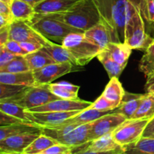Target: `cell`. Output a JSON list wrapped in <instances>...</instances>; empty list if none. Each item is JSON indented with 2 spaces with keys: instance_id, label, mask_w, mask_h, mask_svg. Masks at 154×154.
I'll list each match as a JSON object with an SVG mask.
<instances>
[{
  "instance_id": "cell-43",
  "label": "cell",
  "mask_w": 154,
  "mask_h": 154,
  "mask_svg": "<svg viewBox=\"0 0 154 154\" xmlns=\"http://www.w3.org/2000/svg\"><path fill=\"white\" fill-rule=\"evenodd\" d=\"M20 45L23 47V48L28 52V54L37 51L43 48V45L38 43H35V42H20Z\"/></svg>"
},
{
  "instance_id": "cell-9",
  "label": "cell",
  "mask_w": 154,
  "mask_h": 154,
  "mask_svg": "<svg viewBox=\"0 0 154 154\" xmlns=\"http://www.w3.org/2000/svg\"><path fill=\"white\" fill-rule=\"evenodd\" d=\"M9 39L18 42H31L41 44L43 47L51 45L54 42L48 40L40 32L33 28L27 21L15 20L10 25Z\"/></svg>"
},
{
  "instance_id": "cell-3",
  "label": "cell",
  "mask_w": 154,
  "mask_h": 154,
  "mask_svg": "<svg viewBox=\"0 0 154 154\" xmlns=\"http://www.w3.org/2000/svg\"><path fill=\"white\" fill-rule=\"evenodd\" d=\"M102 19L109 25L120 42H124L129 0H95Z\"/></svg>"
},
{
  "instance_id": "cell-42",
  "label": "cell",
  "mask_w": 154,
  "mask_h": 154,
  "mask_svg": "<svg viewBox=\"0 0 154 154\" xmlns=\"http://www.w3.org/2000/svg\"><path fill=\"white\" fill-rule=\"evenodd\" d=\"M17 55L12 54L11 51L6 49L3 45L0 46V67L8 63L16 57Z\"/></svg>"
},
{
  "instance_id": "cell-25",
  "label": "cell",
  "mask_w": 154,
  "mask_h": 154,
  "mask_svg": "<svg viewBox=\"0 0 154 154\" xmlns=\"http://www.w3.org/2000/svg\"><path fill=\"white\" fill-rule=\"evenodd\" d=\"M125 90L118 78H112L105 87L102 94L118 107L125 94Z\"/></svg>"
},
{
  "instance_id": "cell-2",
  "label": "cell",
  "mask_w": 154,
  "mask_h": 154,
  "mask_svg": "<svg viewBox=\"0 0 154 154\" xmlns=\"http://www.w3.org/2000/svg\"><path fill=\"white\" fill-rule=\"evenodd\" d=\"M153 39L154 37H151L146 32L144 20L141 15L138 3L134 0H129L124 43L132 50L146 51Z\"/></svg>"
},
{
  "instance_id": "cell-34",
  "label": "cell",
  "mask_w": 154,
  "mask_h": 154,
  "mask_svg": "<svg viewBox=\"0 0 154 154\" xmlns=\"http://www.w3.org/2000/svg\"><path fill=\"white\" fill-rule=\"evenodd\" d=\"M139 69L146 78L154 73V39L140 61Z\"/></svg>"
},
{
  "instance_id": "cell-12",
  "label": "cell",
  "mask_w": 154,
  "mask_h": 154,
  "mask_svg": "<svg viewBox=\"0 0 154 154\" xmlns=\"http://www.w3.org/2000/svg\"><path fill=\"white\" fill-rule=\"evenodd\" d=\"M84 35L90 42L99 46L101 51L105 49L110 42H120L112 29L102 19L84 32Z\"/></svg>"
},
{
  "instance_id": "cell-46",
  "label": "cell",
  "mask_w": 154,
  "mask_h": 154,
  "mask_svg": "<svg viewBox=\"0 0 154 154\" xmlns=\"http://www.w3.org/2000/svg\"><path fill=\"white\" fill-rule=\"evenodd\" d=\"M147 82L145 84V89L147 93L154 94V73L149 75L147 78Z\"/></svg>"
},
{
  "instance_id": "cell-4",
  "label": "cell",
  "mask_w": 154,
  "mask_h": 154,
  "mask_svg": "<svg viewBox=\"0 0 154 154\" xmlns=\"http://www.w3.org/2000/svg\"><path fill=\"white\" fill-rule=\"evenodd\" d=\"M29 23L32 26L48 40L62 45L66 36L75 32H84L64 22L51 17L48 14H35Z\"/></svg>"
},
{
  "instance_id": "cell-20",
  "label": "cell",
  "mask_w": 154,
  "mask_h": 154,
  "mask_svg": "<svg viewBox=\"0 0 154 154\" xmlns=\"http://www.w3.org/2000/svg\"><path fill=\"white\" fill-rule=\"evenodd\" d=\"M114 111V110H113ZM113 111H102V110L96 109L90 106L86 109L81 111L78 114L70 117L68 120H65L63 124H71V123H75V124H86V123H92L94 120L100 118L102 116L108 114L112 112Z\"/></svg>"
},
{
  "instance_id": "cell-50",
  "label": "cell",
  "mask_w": 154,
  "mask_h": 154,
  "mask_svg": "<svg viewBox=\"0 0 154 154\" xmlns=\"http://www.w3.org/2000/svg\"><path fill=\"white\" fill-rule=\"evenodd\" d=\"M150 137H153V138H154V134H153V135H152Z\"/></svg>"
},
{
  "instance_id": "cell-32",
  "label": "cell",
  "mask_w": 154,
  "mask_h": 154,
  "mask_svg": "<svg viewBox=\"0 0 154 154\" xmlns=\"http://www.w3.org/2000/svg\"><path fill=\"white\" fill-rule=\"evenodd\" d=\"M0 111L26 121H31L29 120V112L14 102L0 100Z\"/></svg>"
},
{
  "instance_id": "cell-26",
  "label": "cell",
  "mask_w": 154,
  "mask_h": 154,
  "mask_svg": "<svg viewBox=\"0 0 154 154\" xmlns=\"http://www.w3.org/2000/svg\"><path fill=\"white\" fill-rule=\"evenodd\" d=\"M24 57L31 71L37 70L44 66L56 63L43 48L35 52L29 53Z\"/></svg>"
},
{
  "instance_id": "cell-11",
  "label": "cell",
  "mask_w": 154,
  "mask_h": 154,
  "mask_svg": "<svg viewBox=\"0 0 154 154\" xmlns=\"http://www.w3.org/2000/svg\"><path fill=\"white\" fill-rule=\"evenodd\" d=\"M74 66L72 63H55L33 71L35 85L51 84L54 80L72 72Z\"/></svg>"
},
{
  "instance_id": "cell-23",
  "label": "cell",
  "mask_w": 154,
  "mask_h": 154,
  "mask_svg": "<svg viewBox=\"0 0 154 154\" xmlns=\"http://www.w3.org/2000/svg\"><path fill=\"white\" fill-rule=\"evenodd\" d=\"M51 91L60 99H78L79 86L70 84L66 81L59 83H51L48 84Z\"/></svg>"
},
{
  "instance_id": "cell-15",
  "label": "cell",
  "mask_w": 154,
  "mask_h": 154,
  "mask_svg": "<svg viewBox=\"0 0 154 154\" xmlns=\"http://www.w3.org/2000/svg\"><path fill=\"white\" fill-rule=\"evenodd\" d=\"M38 133H26L8 137L0 141V153L23 154L26 149L40 135Z\"/></svg>"
},
{
  "instance_id": "cell-16",
  "label": "cell",
  "mask_w": 154,
  "mask_h": 154,
  "mask_svg": "<svg viewBox=\"0 0 154 154\" xmlns=\"http://www.w3.org/2000/svg\"><path fill=\"white\" fill-rule=\"evenodd\" d=\"M90 123L79 125L70 132L56 138L59 143L71 146L72 147H78L90 141Z\"/></svg>"
},
{
  "instance_id": "cell-29",
  "label": "cell",
  "mask_w": 154,
  "mask_h": 154,
  "mask_svg": "<svg viewBox=\"0 0 154 154\" xmlns=\"http://www.w3.org/2000/svg\"><path fill=\"white\" fill-rule=\"evenodd\" d=\"M58 143L54 138L42 133L26 149L23 154H42L45 150Z\"/></svg>"
},
{
  "instance_id": "cell-19",
  "label": "cell",
  "mask_w": 154,
  "mask_h": 154,
  "mask_svg": "<svg viewBox=\"0 0 154 154\" xmlns=\"http://www.w3.org/2000/svg\"><path fill=\"white\" fill-rule=\"evenodd\" d=\"M42 128L35 123H18V124L0 126V141L10 136L26 133L42 134Z\"/></svg>"
},
{
  "instance_id": "cell-14",
  "label": "cell",
  "mask_w": 154,
  "mask_h": 154,
  "mask_svg": "<svg viewBox=\"0 0 154 154\" xmlns=\"http://www.w3.org/2000/svg\"><path fill=\"white\" fill-rule=\"evenodd\" d=\"M92 102L81 99H59L51 101L41 106L27 110L31 112H44V111H83L92 105Z\"/></svg>"
},
{
  "instance_id": "cell-21",
  "label": "cell",
  "mask_w": 154,
  "mask_h": 154,
  "mask_svg": "<svg viewBox=\"0 0 154 154\" xmlns=\"http://www.w3.org/2000/svg\"><path fill=\"white\" fill-rule=\"evenodd\" d=\"M0 83L26 86V87L35 85L33 71L18 72V73L0 72Z\"/></svg>"
},
{
  "instance_id": "cell-28",
  "label": "cell",
  "mask_w": 154,
  "mask_h": 154,
  "mask_svg": "<svg viewBox=\"0 0 154 154\" xmlns=\"http://www.w3.org/2000/svg\"><path fill=\"white\" fill-rule=\"evenodd\" d=\"M42 48L52 57L56 63H72V64L75 65L72 56L71 55L69 51L62 45L54 42L51 45L45 46Z\"/></svg>"
},
{
  "instance_id": "cell-10",
  "label": "cell",
  "mask_w": 154,
  "mask_h": 154,
  "mask_svg": "<svg viewBox=\"0 0 154 154\" xmlns=\"http://www.w3.org/2000/svg\"><path fill=\"white\" fill-rule=\"evenodd\" d=\"M127 120L121 113L114 111L90 123L89 139L90 141L112 133L117 128Z\"/></svg>"
},
{
  "instance_id": "cell-24",
  "label": "cell",
  "mask_w": 154,
  "mask_h": 154,
  "mask_svg": "<svg viewBox=\"0 0 154 154\" xmlns=\"http://www.w3.org/2000/svg\"><path fill=\"white\" fill-rule=\"evenodd\" d=\"M11 9L14 20L30 22L36 14L34 7L23 0H14Z\"/></svg>"
},
{
  "instance_id": "cell-37",
  "label": "cell",
  "mask_w": 154,
  "mask_h": 154,
  "mask_svg": "<svg viewBox=\"0 0 154 154\" xmlns=\"http://www.w3.org/2000/svg\"><path fill=\"white\" fill-rule=\"evenodd\" d=\"M14 20L11 6L0 1V27L11 25Z\"/></svg>"
},
{
  "instance_id": "cell-33",
  "label": "cell",
  "mask_w": 154,
  "mask_h": 154,
  "mask_svg": "<svg viewBox=\"0 0 154 154\" xmlns=\"http://www.w3.org/2000/svg\"><path fill=\"white\" fill-rule=\"evenodd\" d=\"M31 71L24 56H16L14 60L2 67H0V72L18 73Z\"/></svg>"
},
{
  "instance_id": "cell-18",
  "label": "cell",
  "mask_w": 154,
  "mask_h": 154,
  "mask_svg": "<svg viewBox=\"0 0 154 154\" xmlns=\"http://www.w3.org/2000/svg\"><path fill=\"white\" fill-rule=\"evenodd\" d=\"M79 0H44L34 7L38 14L59 13L65 11Z\"/></svg>"
},
{
  "instance_id": "cell-7",
  "label": "cell",
  "mask_w": 154,
  "mask_h": 154,
  "mask_svg": "<svg viewBox=\"0 0 154 154\" xmlns=\"http://www.w3.org/2000/svg\"><path fill=\"white\" fill-rule=\"evenodd\" d=\"M150 119H127L112 132V136L119 144L126 147L136 143L141 137Z\"/></svg>"
},
{
  "instance_id": "cell-6",
  "label": "cell",
  "mask_w": 154,
  "mask_h": 154,
  "mask_svg": "<svg viewBox=\"0 0 154 154\" xmlns=\"http://www.w3.org/2000/svg\"><path fill=\"white\" fill-rule=\"evenodd\" d=\"M59 99L60 98L51 91L48 84H45L26 87L14 97L3 100L14 102L26 110H29Z\"/></svg>"
},
{
  "instance_id": "cell-8",
  "label": "cell",
  "mask_w": 154,
  "mask_h": 154,
  "mask_svg": "<svg viewBox=\"0 0 154 154\" xmlns=\"http://www.w3.org/2000/svg\"><path fill=\"white\" fill-rule=\"evenodd\" d=\"M126 153V148L119 144L113 138L112 133L88 141L78 147H73L72 153Z\"/></svg>"
},
{
  "instance_id": "cell-31",
  "label": "cell",
  "mask_w": 154,
  "mask_h": 154,
  "mask_svg": "<svg viewBox=\"0 0 154 154\" xmlns=\"http://www.w3.org/2000/svg\"><path fill=\"white\" fill-rule=\"evenodd\" d=\"M154 116V94L147 93L141 105L134 114V119H151Z\"/></svg>"
},
{
  "instance_id": "cell-40",
  "label": "cell",
  "mask_w": 154,
  "mask_h": 154,
  "mask_svg": "<svg viewBox=\"0 0 154 154\" xmlns=\"http://www.w3.org/2000/svg\"><path fill=\"white\" fill-rule=\"evenodd\" d=\"M34 123L31 121H26L22 119L5 114L0 111V126H8V125L18 124V123Z\"/></svg>"
},
{
  "instance_id": "cell-49",
  "label": "cell",
  "mask_w": 154,
  "mask_h": 154,
  "mask_svg": "<svg viewBox=\"0 0 154 154\" xmlns=\"http://www.w3.org/2000/svg\"><path fill=\"white\" fill-rule=\"evenodd\" d=\"M134 1H135V2H136L138 3V2H139V0H134Z\"/></svg>"
},
{
  "instance_id": "cell-47",
  "label": "cell",
  "mask_w": 154,
  "mask_h": 154,
  "mask_svg": "<svg viewBox=\"0 0 154 154\" xmlns=\"http://www.w3.org/2000/svg\"><path fill=\"white\" fill-rule=\"evenodd\" d=\"M23 1L26 2L29 4H30L31 5H32L33 7H35V5H37L38 4H39L40 2H42L44 0H23Z\"/></svg>"
},
{
  "instance_id": "cell-38",
  "label": "cell",
  "mask_w": 154,
  "mask_h": 154,
  "mask_svg": "<svg viewBox=\"0 0 154 154\" xmlns=\"http://www.w3.org/2000/svg\"><path fill=\"white\" fill-rule=\"evenodd\" d=\"M92 108L102 111H113L116 109L117 107L111 101L107 99L103 94L101 95L91 105Z\"/></svg>"
},
{
  "instance_id": "cell-5",
  "label": "cell",
  "mask_w": 154,
  "mask_h": 154,
  "mask_svg": "<svg viewBox=\"0 0 154 154\" xmlns=\"http://www.w3.org/2000/svg\"><path fill=\"white\" fill-rule=\"evenodd\" d=\"M62 45L69 51L77 66H86L101 52L100 48L87 39L84 32L69 35L64 38Z\"/></svg>"
},
{
  "instance_id": "cell-48",
  "label": "cell",
  "mask_w": 154,
  "mask_h": 154,
  "mask_svg": "<svg viewBox=\"0 0 154 154\" xmlns=\"http://www.w3.org/2000/svg\"><path fill=\"white\" fill-rule=\"evenodd\" d=\"M0 1L6 3V4H8V5L11 6V4H12V2H13L14 0H0Z\"/></svg>"
},
{
  "instance_id": "cell-1",
  "label": "cell",
  "mask_w": 154,
  "mask_h": 154,
  "mask_svg": "<svg viewBox=\"0 0 154 154\" xmlns=\"http://www.w3.org/2000/svg\"><path fill=\"white\" fill-rule=\"evenodd\" d=\"M49 16L83 31H87L102 19L95 0H79L65 11L48 14Z\"/></svg>"
},
{
  "instance_id": "cell-44",
  "label": "cell",
  "mask_w": 154,
  "mask_h": 154,
  "mask_svg": "<svg viewBox=\"0 0 154 154\" xmlns=\"http://www.w3.org/2000/svg\"><path fill=\"white\" fill-rule=\"evenodd\" d=\"M10 25L0 27V46L4 45L9 40Z\"/></svg>"
},
{
  "instance_id": "cell-13",
  "label": "cell",
  "mask_w": 154,
  "mask_h": 154,
  "mask_svg": "<svg viewBox=\"0 0 154 154\" xmlns=\"http://www.w3.org/2000/svg\"><path fill=\"white\" fill-rule=\"evenodd\" d=\"M81 111H44L29 112V120L41 127H55L60 126L65 120L76 115Z\"/></svg>"
},
{
  "instance_id": "cell-35",
  "label": "cell",
  "mask_w": 154,
  "mask_h": 154,
  "mask_svg": "<svg viewBox=\"0 0 154 154\" xmlns=\"http://www.w3.org/2000/svg\"><path fill=\"white\" fill-rule=\"evenodd\" d=\"M138 6L144 20L154 24V0H139Z\"/></svg>"
},
{
  "instance_id": "cell-39",
  "label": "cell",
  "mask_w": 154,
  "mask_h": 154,
  "mask_svg": "<svg viewBox=\"0 0 154 154\" xmlns=\"http://www.w3.org/2000/svg\"><path fill=\"white\" fill-rule=\"evenodd\" d=\"M73 147L58 143L42 152V154H72Z\"/></svg>"
},
{
  "instance_id": "cell-27",
  "label": "cell",
  "mask_w": 154,
  "mask_h": 154,
  "mask_svg": "<svg viewBox=\"0 0 154 154\" xmlns=\"http://www.w3.org/2000/svg\"><path fill=\"white\" fill-rule=\"evenodd\" d=\"M97 58L103 65L110 79L112 78H119L120 74L125 69L124 66L118 64L117 62L113 60L108 51L105 48L101 51V52L98 54Z\"/></svg>"
},
{
  "instance_id": "cell-36",
  "label": "cell",
  "mask_w": 154,
  "mask_h": 154,
  "mask_svg": "<svg viewBox=\"0 0 154 154\" xmlns=\"http://www.w3.org/2000/svg\"><path fill=\"white\" fill-rule=\"evenodd\" d=\"M26 86L14 85V84H8L0 83V100L8 99L14 97L20 93Z\"/></svg>"
},
{
  "instance_id": "cell-45",
  "label": "cell",
  "mask_w": 154,
  "mask_h": 154,
  "mask_svg": "<svg viewBox=\"0 0 154 154\" xmlns=\"http://www.w3.org/2000/svg\"><path fill=\"white\" fill-rule=\"evenodd\" d=\"M153 134H154V116L149 120L147 126L143 133L144 137H150Z\"/></svg>"
},
{
  "instance_id": "cell-22",
  "label": "cell",
  "mask_w": 154,
  "mask_h": 154,
  "mask_svg": "<svg viewBox=\"0 0 154 154\" xmlns=\"http://www.w3.org/2000/svg\"><path fill=\"white\" fill-rule=\"evenodd\" d=\"M105 49L114 61L126 67L132 51L129 45L124 42H110Z\"/></svg>"
},
{
  "instance_id": "cell-30",
  "label": "cell",
  "mask_w": 154,
  "mask_h": 154,
  "mask_svg": "<svg viewBox=\"0 0 154 154\" xmlns=\"http://www.w3.org/2000/svg\"><path fill=\"white\" fill-rule=\"evenodd\" d=\"M125 148L126 153L154 154V138L142 136L136 143Z\"/></svg>"
},
{
  "instance_id": "cell-41",
  "label": "cell",
  "mask_w": 154,
  "mask_h": 154,
  "mask_svg": "<svg viewBox=\"0 0 154 154\" xmlns=\"http://www.w3.org/2000/svg\"><path fill=\"white\" fill-rule=\"evenodd\" d=\"M3 46L6 49L8 50L9 51H11L12 54H15L17 56H26V54H28V52L26 50H24L23 47L21 46L20 43L17 42V41L9 39Z\"/></svg>"
},
{
  "instance_id": "cell-17",
  "label": "cell",
  "mask_w": 154,
  "mask_h": 154,
  "mask_svg": "<svg viewBox=\"0 0 154 154\" xmlns=\"http://www.w3.org/2000/svg\"><path fill=\"white\" fill-rule=\"evenodd\" d=\"M144 96L145 94H136L125 92L120 105L114 109V111L121 113L127 119H132Z\"/></svg>"
}]
</instances>
